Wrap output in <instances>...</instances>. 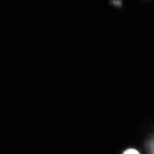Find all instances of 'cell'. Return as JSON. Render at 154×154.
I'll list each match as a JSON object with an SVG mask.
<instances>
[{
  "label": "cell",
  "mask_w": 154,
  "mask_h": 154,
  "mask_svg": "<svg viewBox=\"0 0 154 154\" xmlns=\"http://www.w3.org/2000/svg\"><path fill=\"white\" fill-rule=\"evenodd\" d=\"M146 154H154V135L149 138L145 143Z\"/></svg>",
  "instance_id": "1"
},
{
  "label": "cell",
  "mask_w": 154,
  "mask_h": 154,
  "mask_svg": "<svg viewBox=\"0 0 154 154\" xmlns=\"http://www.w3.org/2000/svg\"><path fill=\"white\" fill-rule=\"evenodd\" d=\"M123 154H140L137 149H128L126 150Z\"/></svg>",
  "instance_id": "2"
}]
</instances>
